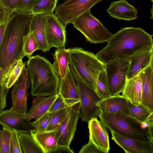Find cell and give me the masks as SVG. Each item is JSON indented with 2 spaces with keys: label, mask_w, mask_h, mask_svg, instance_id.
Listing matches in <instances>:
<instances>
[{
  "label": "cell",
  "mask_w": 153,
  "mask_h": 153,
  "mask_svg": "<svg viewBox=\"0 0 153 153\" xmlns=\"http://www.w3.org/2000/svg\"><path fill=\"white\" fill-rule=\"evenodd\" d=\"M33 17L30 13L15 10L8 12L4 38L0 48V66L4 75L15 62L24 57L23 39L31 30Z\"/></svg>",
  "instance_id": "1"
},
{
  "label": "cell",
  "mask_w": 153,
  "mask_h": 153,
  "mask_svg": "<svg viewBox=\"0 0 153 153\" xmlns=\"http://www.w3.org/2000/svg\"><path fill=\"white\" fill-rule=\"evenodd\" d=\"M152 35L141 27H124L113 34L107 45L96 54L104 63L114 60L129 59L144 47L153 46Z\"/></svg>",
  "instance_id": "2"
},
{
  "label": "cell",
  "mask_w": 153,
  "mask_h": 153,
  "mask_svg": "<svg viewBox=\"0 0 153 153\" xmlns=\"http://www.w3.org/2000/svg\"><path fill=\"white\" fill-rule=\"evenodd\" d=\"M27 66L33 96L45 97L58 94L60 78L48 60L38 54L30 56Z\"/></svg>",
  "instance_id": "3"
},
{
  "label": "cell",
  "mask_w": 153,
  "mask_h": 153,
  "mask_svg": "<svg viewBox=\"0 0 153 153\" xmlns=\"http://www.w3.org/2000/svg\"><path fill=\"white\" fill-rule=\"evenodd\" d=\"M68 51L72 73L97 91V79L100 72L105 70V64L96 55L81 48H71Z\"/></svg>",
  "instance_id": "4"
},
{
  "label": "cell",
  "mask_w": 153,
  "mask_h": 153,
  "mask_svg": "<svg viewBox=\"0 0 153 153\" xmlns=\"http://www.w3.org/2000/svg\"><path fill=\"white\" fill-rule=\"evenodd\" d=\"M107 128L123 136L143 141H149L147 128L132 117L121 113L100 112L98 115Z\"/></svg>",
  "instance_id": "5"
},
{
  "label": "cell",
  "mask_w": 153,
  "mask_h": 153,
  "mask_svg": "<svg viewBox=\"0 0 153 153\" xmlns=\"http://www.w3.org/2000/svg\"><path fill=\"white\" fill-rule=\"evenodd\" d=\"M72 24L83 35L86 40L91 43L107 42L113 35L98 19L91 14L90 10L80 16Z\"/></svg>",
  "instance_id": "6"
},
{
  "label": "cell",
  "mask_w": 153,
  "mask_h": 153,
  "mask_svg": "<svg viewBox=\"0 0 153 153\" xmlns=\"http://www.w3.org/2000/svg\"><path fill=\"white\" fill-rule=\"evenodd\" d=\"M76 82L79 93V115L82 121L88 122L97 117L100 112L97 103L102 99L97 91L72 74Z\"/></svg>",
  "instance_id": "7"
},
{
  "label": "cell",
  "mask_w": 153,
  "mask_h": 153,
  "mask_svg": "<svg viewBox=\"0 0 153 153\" xmlns=\"http://www.w3.org/2000/svg\"><path fill=\"white\" fill-rule=\"evenodd\" d=\"M129 59H117L105 64L108 88L110 95H119L124 88Z\"/></svg>",
  "instance_id": "8"
},
{
  "label": "cell",
  "mask_w": 153,
  "mask_h": 153,
  "mask_svg": "<svg viewBox=\"0 0 153 153\" xmlns=\"http://www.w3.org/2000/svg\"><path fill=\"white\" fill-rule=\"evenodd\" d=\"M102 0H67L55 9V14L64 26L72 23L80 16Z\"/></svg>",
  "instance_id": "9"
},
{
  "label": "cell",
  "mask_w": 153,
  "mask_h": 153,
  "mask_svg": "<svg viewBox=\"0 0 153 153\" xmlns=\"http://www.w3.org/2000/svg\"><path fill=\"white\" fill-rule=\"evenodd\" d=\"M30 84V76L26 67L13 85L11 92L12 105L10 109L11 110L22 113H26L28 109V91Z\"/></svg>",
  "instance_id": "10"
},
{
  "label": "cell",
  "mask_w": 153,
  "mask_h": 153,
  "mask_svg": "<svg viewBox=\"0 0 153 153\" xmlns=\"http://www.w3.org/2000/svg\"><path fill=\"white\" fill-rule=\"evenodd\" d=\"M45 23L50 48L64 47L66 41V27L58 16L54 13L45 16Z\"/></svg>",
  "instance_id": "11"
},
{
  "label": "cell",
  "mask_w": 153,
  "mask_h": 153,
  "mask_svg": "<svg viewBox=\"0 0 153 153\" xmlns=\"http://www.w3.org/2000/svg\"><path fill=\"white\" fill-rule=\"evenodd\" d=\"M0 124L3 127L18 134L30 133L35 129L30 121L26 117L25 114L12 111L10 109L3 110L0 112Z\"/></svg>",
  "instance_id": "12"
},
{
  "label": "cell",
  "mask_w": 153,
  "mask_h": 153,
  "mask_svg": "<svg viewBox=\"0 0 153 153\" xmlns=\"http://www.w3.org/2000/svg\"><path fill=\"white\" fill-rule=\"evenodd\" d=\"M79 102L72 106L57 128L59 135L58 145L69 146L75 133L79 117Z\"/></svg>",
  "instance_id": "13"
},
{
  "label": "cell",
  "mask_w": 153,
  "mask_h": 153,
  "mask_svg": "<svg viewBox=\"0 0 153 153\" xmlns=\"http://www.w3.org/2000/svg\"><path fill=\"white\" fill-rule=\"evenodd\" d=\"M112 139L126 153H153V142L121 135L110 131Z\"/></svg>",
  "instance_id": "14"
},
{
  "label": "cell",
  "mask_w": 153,
  "mask_h": 153,
  "mask_svg": "<svg viewBox=\"0 0 153 153\" xmlns=\"http://www.w3.org/2000/svg\"><path fill=\"white\" fill-rule=\"evenodd\" d=\"M88 123L89 140L103 153H108L110 147L107 128L97 117L92 118Z\"/></svg>",
  "instance_id": "15"
},
{
  "label": "cell",
  "mask_w": 153,
  "mask_h": 153,
  "mask_svg": "<svg viewBox=\"0 0 153 153\" xmlns=\"http://www.w3.org/2000/svg\"><path fill=\"white\" fill-rule=\"evenodd\" d=\"M152 64H153V46H147L136 52L130 58L127 79L138 75Z\"/></svg>",
  "instance_id": "16"
},
{
  "label": "cell",
  "mask_w": 153,
  "mask_h": 153,
  "mask_svg": "<svg viewBox=\"0 0 153 153\" xmlns=\"http://www.w3.org/2000/svg\"><path fill=\"white\" fill-rule=\"evenodd\" d=\"M141 85L140 105L151 112H153V64L150 65L138 74Z\"/></svg>",
  "instance_id": "17"
},
{
  "label": "cell",
  "mask_w": 153,
  "mask_h": 153,
  "mask_svg": "<svg viewBox=\"0 0 153 153\" xmlns=\"http://www.w3.org/2000/svg\"><path fill=\"white\" fill-rule=\"evenodd\" d=\"M58 94L72 106L80 102L78 87L70 68L66 76L60 79Z\"/></svg>",
  "instance_id": "18"
},
{
  "label": "cell",
  "mask_w": 153,
  "mask_h": 153,
  "mask_svg": "<svg viewBox=\"0 0 153 153\" xmlns=\"http://www.w3.org/2000/svg\"><path fill=\"white\" fill-rule=\"evenodd\" d=\"M107 11L110 16L119 20L131 21L137 17L136 8L126 0L111 2Z\"/></svg>",
  "instance_id": "19"
},
{
  "label": "cell",
  "mask_w": 153,
  "mask_h": 153,
  "mask_svg": "<svg viewBox=\"0 0 153 153\" xmlns=\"http://www.w3.org/2000/svg\"><path fill=\"white\" fill-rule=\"evenodd\" d=\"M30 134L44 153H50L58 145L59 135L57 129L43 131L33 129Z\"/></svg>",
  "instance_id": "20"
},
{
  "label": "cell",
  "mask_w": 153,
  "mask_h": 153,
  "mask_svg": "<svg viewBox=\"0 0 153 153\" xmlns=\"http://www.w3.org/2000/svg\"><path fill=\"white\" fill-rule=\"evenodd\" d=\"M100 112L121 113L129 115L128 100L120 94L111 96L98 102Z\"/></svg>",
  "instance_id": "21"
},
{
  "label": "cell",
  "mask_w": 153,
  "mask_h": 153,
  "mask_svg": "<svg viewBox=\"0 0 153 153\" xmlns=\"http://www.w3.org/2000/svg\"><path fill=\"white\" fill-rule=\"evenodd\" d=\"M57 94L45 97H37L33 101L30 108L25 113L26 118L30 121L36 119L48 112Z\"/></svg>",
  "instance_id": "22"
},
{
  "label": "cell",
  "mask_w": 153,
  "mask_h": 153,
  "mask_svg": "<svg viewBox=\"0 0 153 153\" xmlns=\"http://www.w3.org/2000/svg\"><path fill=\"white\" fill-rule=\"evenodd\" d=\"M122 95L132 104L135 105H140L141 97V85L138 74L133 77L126 79Z\"/></svg>",
  "instance_id": "23"
},
{
  "label": "cell",
  "mask_w": 153,
  "mask_h": 153,
  "mask_svg": "<svg viewBox=\"0 0 153 153\" xmlns=\"http://www.w3.org/2000/svg\"><path fill=\"white\" fill-rule=\"evenodd\" d=\"M45 15L38 14L33 15L31 30L33 31L39 46V50L46 52L51 49L48 44L45 26Z\"/></svg>",
  "instance_id": "24"
},
{
  "label": "cell",
  "mask_w": 153,
  "mask_h": 153,
  "mask_svg": "<svg viewBox=\"0 0 153 153\" xmlns=\"http://www.w3.org/2000/svg\"><path fill=\"white\" fill-rule=\"evenodd\" d=\"M53 55L54 61L52 65L54 71L60 79L63 78L70 68L68 48L65 47L57 48Z\"/></svg>",
  "instance_id": "25"
},
{
  "label": "cell",
  "mask_w": 153,
  "mask_h": 153,
  "mask_svg": "<svg viewBox=\"0 0 153 153\" xmlns=\"http://www.w3.org/2000/svg\"><path fill=\"white\" fill-rule=\"evenodd\" d=\"M25 67V63L21 59L16 61L12 65L4 75V80L8 88H10L16 83Z\"/></svg>",
  "instance_id": "26"
},
{
  "label": "cell",
  "mask_w": 153,
  "mask_h": 153,
  "mask_svg": "<svg viewBox=\"0 0 153 153\" xmlns=\"http://www.w3.org/2000/svg\"><path fill=\"white\" fill-rule=\"evenodd\" d=\"M18 137L22 153H44L30 133H19Z\"/></svg>",
  "instance_id": "27"
},
{
  "label": "cell",
  "mask_w": 153,
  "mask_h": 153,
  "mask_svg": "<svg viewBox=\"0 0 153 153\" xmlns=\"http://www.w3.org/2000/svg\"><path fill=\"white\" fill-rule=\"evenodd\" d=\"M58 0H37L31 13L33 15L42 14L47 16L52 14Z\"/></svg>",
  "instance_id": "28"
},
{
  "label": "cell",
  "mask_w": 153,
  "mask_h": 153,
  "mask_svg": "<svg viewBox=\"0 0 153 153\" xmlns=\"http://www.w3.org/2000/svg\"><path fill=\"white\" fill-rule=\"evenodd\" d=\"M23 51L24 56L28 58L33 52L39 50V46L33 31H30L23 39Z\"/></svg>",
  "instance_id": "29"
},
{
  "label": "cell",
  "mask_w": 153,
  "mask_h": 153,
  "mask_svg": "<svg viewBox=\"0 0 153 153\" xmlns=\"http://www.w3.org/2000/svg\"><path fill=\"white\" fill-rule=\"evenodd\" d=\"M129 115L141 123L144 122L152 112L141 105H135L128 101Z\"/></svg>",
  "instance_id": "30"
},
{
  "label": "cell",
  "mask_w": 153,
  "mask_h": 153,
  "mask_svg": "<svg viewBox=\"0 0 153 153\" xmlns=\"http://www.w3.org/2000/svg\"><path fill=\"white\" fill-rule=\"evenodd\" d=\"M97 91L102 99L111 96L110 94L105 70L99 75L97 82Z\"/></svg>",
  "instance_id": "31"
},
{
  "label": "cell",
  "mask_w": 153,
  "mask_h": 153,
  "mask_svg": "<svg viewBox=\"0 0 153 153\" xmlns=\"http://www.w3.org/2000/svg\"><path fill=\"white\" fill-rule=\"evenodd\" d=\"M71 107L52 113L50 121L46 130H52L57 129Z\"/></svg>",
  "instance_id": "32"
},
{
  "label": "cell",
  "mask_w": 153,
  "mask_h": 153,
  "mask_svg": "<svg viewBox=\"0 0 153 153\" xmlns=\"http://www.w3.org/2000/svg\"><path fill=\"white\" fill-rule=\"evenodd\" d=\"M12 131L0 127V153H10V140Z\"/></svg>",
  "instance_id": "33"
},
{
  "label": "cell",
  "mask_w": 153,
  "mask_h": 153,
  "mask_svg": "<svg viewBox=\"0 0 153 153\" xmlns=\"http://www.w3.org/2000/svg\"><path fill=\"white\" fill-rule=\"evenodd\" d=\"M51 113L47 112L41 117L31 122L35 129L39 131H46L50 121Z\"/></svg>",
  "instance_id": "34"
},
{
  "label": "cell",
  "mask_w": 153,
  "mask_h": 153,
  "mask_svg": "<svg viewBox=\"0 0 153 153\" xmlns=\"http://www.w3.org/2000/svg\"><path fill=\"white\" fill-rule=\"evenodd\" d=\"M61 96H57L50 108L48 112L52 113L56 111L71 107Z\"/></svg>",
  "instance_id": "35"
},
{
  "label": "cell",
  "mask_w": 153,
  "mask_h": 153,
  "mask_svg": "<svg viewBox=\"0 0 153 153\" xmlns=\"http://www.w3.org/2000/svg\"><path fill=\"white\" fill-rule=\"evenodd\" d=\"M37 0H19L14 10L31 13Z\"/></svg>",
  "instance_id": "36"
},
{
  "label": "cell",
  "mask_w": 153,
  "mask_h": 153,
  "mask_svg": "<svg viewBox=\"0 0 153 153\" xmlns=\"http://www.w3.org/2000/svg\"><path fill=\"white\" fill-rule=\"evenodd\" d=\"M10 153H22L18 137V134L12 131L10 144Z\"/></svg>",
  "instance_id": "37"
},
{
  "label": "cell",
  "mask_w": 153,
  "mask_h": 153,
  "mask_svg": "<svg viewBox=\"0 0 153 153\" xmlns=\"http://www.w3.org/2000/svg\"><path fill=\"white\" fill-rule=\"evenodd\" d=\"M9 89L7 87L4 80V82L0 84V112L6 107V98Z\"/></svg>",
  "instance_id": "38"
},
{
  "label": "cell",
  "mask_w": 153,
  "mask_h": 153,
  "mask_svg": "<svg viewBox=\"0 0 153 153\" xmlns=\"http://www.w3.org/2000/svg\"><path fill=\"white\" fill-rule=\"evenodd\" d=\"M79 153H103L99 150L91 142L84 145L79 150Z\"/></svg>",
  "instance_id": "39"
},
{
  "label": "cell",
  "mask_w": 153,
  "mask_h": 153,
  "mask_svg": "<svg viewBox=\"0 0 153 153\" xmlns=\"http://www.w3.org/2000/svg\"><path fill=\"white\" fill-rule=\"evenodd\" d=\"M19 0H0V2L8 12L16 9Z\"/></svg>",
  "instance_id": "40"
},
{
  "label": "cell",
  "mask_w": 153,
  "mask_h": 153,
  "mask_svg": "<svg viewBox=\"0 0 153 153\" xmlns=\"http://www.w3.org/2000/svg\"><path fill=\"white\" fill-rule=\"evenodd\" d=\"M74 152L69 146L57 145L50 153H73Z\"/></svg>",
  "instance_id": "41"
},
{
  "label": "cell",
  "mask_w": 153,
  "mask_h": 153,
  "mask_svg": "<svg viewBox=\"0 0 153 153\" xmlns=\"http://www.w3.org/2000/svg\"><path fill=\"white\" fill-rule=\"evenodd\" d=\"M8 12L0 2V25L6 23Z\"/></svg>",
  "instance_id": "42"
},
{
  "label": "cell",
  "mask_w": 153,
  "mask_h": 153,
  "mask_svg": "<svg viewBox=\"0 0 153 153\" xmlns=\"http://www.w3.org/2000/svg\"><path fill=\"white\" fill-rule=\"evenodd\" d=\"M6 27V23L0 25V48L3 39L4 32Z\"/></svg>",
  "instance_id": "43"
},
{
  "label": "cell",
  "mask_w": 153,
  "mask_h": 153,
  "mask_svg": "<svg viewBox=\"0 0 153 153\" xmlns=\"http://www.w3.org/2000/svg\"><path fill=\"white\" fill-rule=\"evenodd\" d=\"M4 82V74L2 69L0 66V84Z\"/></svg>",
  "instance_id": "44"
},
{
  "label": "cell",
  "mask_w": 153,
  "mask_h": 153,
  "mask_svg": "<svg viewBox=\"0 0 153 153\" xmlns=\"http://www.w3.org/2000/svg\"><path fill=\"white\" fill-rule=\"evenodd\" d=\"M151 12L152 13V19H153V13H152V12H153V6H152V8L151 9Z\"/></svg>",
  "instance_id": "45"
},
{
  "label": "cell",
  "mask_w": 153,
  "mask_h": 153,
  "mask_svg": "<svg viewBox=\"0 0 153 153\" xmlns=\"http://www.w3.org/2000/svg\"><path fill=\"white\" fill-rule=\"evenodd\" d=\"M151 1L152 2H153V0H151Z\"/></svg>",
  "instance_id": "46"
}]
</instances>
